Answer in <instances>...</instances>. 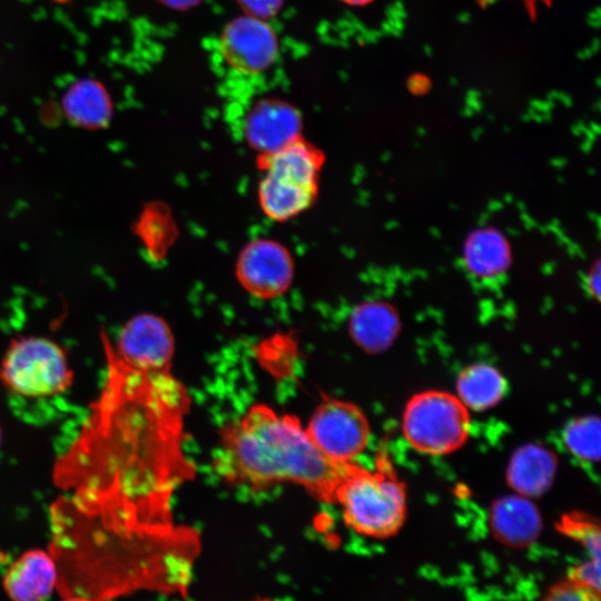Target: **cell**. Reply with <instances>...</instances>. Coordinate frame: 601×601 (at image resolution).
Returning a JSON list of instances; mask_svg holds the SVG:
<instances>
[{"instance_id": "obj_1", "label": "cell", "mask_w": 601, "mask_h": 601, "mask_svg": "<svg viewBox=\"0 0 601 601\" xmlns=\"http://www.w3.org/2000/svg\"><path fill=\"white\" fill-rule=\"evenodd\" d=\"M107 359L100 397L56 481L78 508L136 528H171L174 493L194 474L183 449L188 394L170 371L132 367L108 348Z\"/></svg>"}, {"instance_id": "obj_2", "label": "cell", "mask_w": 601, "mask_h": 601, "mask_svg": "<svg viewBox=\"0 0 601 601\" xmlns=\"http://www.w3.org/2000/svg\"><path fill=\"white\" fill-rule=\"evenodd\" d=\"M214 466L234 485L260 490L289 482L329 503L352 463L324 455L296 417L256 404L223 430Z\"/></svg>"}, {"instance_id": "obj_3", "label": "cell", "mask_w": 601, "mask_h": 601, "mask_svg": "<svg viewBox=\"0 0 601 601\" xmlns=\"http://www.w3.org/2000/svg\"><path fill=\"white\" fill-rule=\"evenodd\" d=\"M347 526L358 534L386 539L402 528L406 515L403 484L386 471L352 464L335 491Z\"/></svg>"}, {"instance_id": "obj_4", "label": "cell", "mask_w": 601, "mask_h": 601, "mask_svg": "<svg viewBox=\"0 0 601 601\" xmlns=\"http://www.w3.org/2000/svg\"><path fill=\"white\" fill-rule=\"evenodd\" d=\"M259 205L266 216L285 221L306 210L315 200L323 157L300 137L285 147L262 155Z\"/></svg>"}, {"instance_id": "obj_5", "label": "cell", "mask_w": 601, "mask_h": 601, "mask_svg": "<svg viewBox=\"0 0 601 601\" xmlns=\"http://www.w3.org/2000/svg\"><path fill=\"white\" fill-rule=\"evenodd\" d=\"M402 430L406 442L417 452L449 454L467 440L469 410L456 395L443 391L421 392L407 402Z\"/></svg>"}, {"instance_id": "obj_6", "label": "cell", "mask_w": 601, "mask_h": 601, "mask_svg": "<svg viewBox=\"0 0 601 601\" xmlns=\"http://www.w3.org/2000/svg\"><path fill=\"white\" fill-rule=\"evenodd\" d=\"M0 376L12 393L31 398L58 395L72 381L65 352L45 337L12 342L6 352Z\"/></svg>"}, {"instance_id": "obj_7", "label": "cell", "mask_w": 601, "mask_h": 601, "mask_svg": "<svg viewBox=\"0 0 601 601\" xmlns=\"http://www.w3.org/2000/svg\"><path fill=\"white\" fill-rule=\"evenodd\" d=\"M318 450L338 463H352L367 446L370 425L355 404L326 398L305 427Z\"/></svg>"}, {"instance_id": "obj_8", "label": "cell", "mask_w": 601, "mask_h": 601, "mask_svg": "<svg viewBox=\"0 0 601 601\" xmlns=\"http://www.w3.org/2000/svg\"><path fill=\"white\" fill-rule=\"evenodd\" d=\"M219 50L226 65L243 76H256L274 62L278 43L273 29L254 16L231 20L224 29Z\"/></svg>"}, {"instance_id": "obj_9", "label": "cell", "mask_w": 601, "mask_h": 601, "mask_svg": "<svg viewBox=\"0 0 601 601\" xmlns=\"http://www.w3.org/2000/svg\"><path fill=\"white\" fill-rule=\"evenodd\" d=\"M126 364L144 371H170L174 338L168 325L152 314L125 324L115 346L107 347Z\"/></svg>"}, {"instance_id": "obj_10", "label": "cell", "mask_w": 601, "mask_h": 601, "mask_svg": "<svg viewBox=\"0 0 601 601\" xmlns=\"http://www.w3.org/2000/svg\"><path fill=\"white\" fill-rule=\"evenodd\" d=\"M237 275L249 293L272 298L287 289L293 265L289 254L278 243L259 239L247 245L240 254Z\"/></svg>"}, {"instance_id": "obj_11", "label": "cell", "mask_w": 601, "mask_h": 601, "mask_svg": "<svg viewBox=\"0 0 601 601\" xmlns=\"http://www.w3.org/2000/svg\"><path fill=\"white\" fill-rule=\"evenodd\" d=\"M298 111L277 99H265L246 114L242 132L246 141L262 155L272 154L299 138Z\"/></svg>"}, {"instance_id": "obj_12", "label": "cell", "mask_w": 601, "mask_h": 601, "mask_svg": "<svg viewBox=\"0 0 601 601\" xmlns=\"http://www.w3.org/2000/svg\"><path fill=\"white\" fill-rule=\"evenodd\" d=\"M59 581L53 554L32 549L20 554L3 575V589L11 601H46Z\"/></svg>"}, {"instance_id": "obj_13", "label": "cell", "mask_w": 601, "mask_h": 601, "mask_svg": "<svg viewBox=\"0 0 601 601\" xmlns=\"http://www.w3.org/2000/svg\"><path fill=\"white\" fill-rule=\"evenodd\" d=\"M530 499L515 493L494 502L490 525L497 541L512 548H525L539 538L542 518Z\"/></svg>"}, {"instance_id": "obj_14", "label": "cell", "mask_w": 601, "mask_h": 601, "mask_svg": "<svg viewBox=\"0 0 601 601\" xmlns=\"http://www.w3.org/2000/svg\"><path fill=\"white\" fill-rule=\"evenodd\" d=\"M556 465L552 451L540 444H525L513 453L506 480L515 493L528 497L539 496L552 484Z\"/></svg>"}, {"instance_id": "obj_15", "label": "cell", "mask_w": 601, "mask_h": 601, "mask_svg": "<svg viewBox=\"0 0 601 601\" xmlns=\"http://www.w3.org/2000/svg\"><path fill=\"white\" fill-rule=\"evenodd\" d=\"M398 331L400 318L396 312L383 302L363 303L351 315L352 338L368 353H380L390 347Z\"/></svg>"}, {"instance_id": "obj_16", "label": "cell", "mask_w": 601, "mask_h": 601, "mask_svg": "<svg viewBox=\"0 0 601 601\" xmlns=\"http://www.w3.org/2000/svg\"><path fill=\"white\" fill-rule=\"evenodd\" d=\"M62 107L75 125L96 129L107 125L111 117V99L104 85L95 79H80L65 92Z\"/></svg>"}, {"instance_id": "obj_17", "label": "cell", "mask_w": 601, "mask_h": 601, "mask_svg": "<svg viewBox=\"0 0 601 601\" xmlns=\"http://www.w3.org/2000/svg\"><path fill=\"white\" fill-rule=\"evenodd\" d=\"M509 385L494 366L477 363L466 366L456 381V396L472 411H486L495 406L508 393Z\"/></svg>"}, {"instance_id": "obj_18", "label": "cell", "mask_w": 601, "mask_h": 601, "mask_svg": "<svg viewBox=\"0 0 601 601\" xmlns=\"http://www.w3.org/2000/svg\"><path fill=\"white\" fill-rule=\"evenodd\" d=\"M467 269L479 278H493L503 273L510 260V248L503 235L491 228L472 233L464 247Z\"/></svg>"}, {"instance_id": "obj_19", "label": "cell", "mask_w": 601, "mask_h": 601, "mask_svg": "<svg viewBox=\"0 0 601 601\" xmlns=\"http://www.w3.org/2000/svg\"><path fill=\"white\" fill-rule=\"evenodd\" d=\"M600 421L595 416L574 418L563 430L566 450L584 462H597L600 457Z\"/></svg>"}, {"instance_id": "obj_20", "label": "cell", "mask_w": 601, "mask_h": 601, "mask_svg": "<svg viewBox=\"0 0 601 601\" xmlns=\"http://www.w3.org/2000/svg\"><path fill=\"white\" fill-rule=\"evenodd\" d=\"M562 533L580 542L590 553V559L600 561V530L587 516L566 515L559 524Z\"/></svg>"}, {"instance_id": "obj_21", "label": "cell", "mask_w": 601, "mask_h": 601, "mask_svg": "<svg viewBox=\"0 0 601 601\" xmlns=\"http://www.w3.org/2000/svg\"><path fill=\"white\" fill-rule=\"evenodd\" d=\"M539 601H600V592L565 579L552 585Z\"/></svg>"}, {"instance_id": "obj_22", "label": "cell", "mask_w": 601, "mask_h": 601, "mask_svg": "<svg viewBox=\"0 0 601 601\" xmlns=\"http://www.w3.org/2000/svg\"><path fill=\"white\" fill-rule=\"evenodd\" d=\"M568 579L600 592V561L589 559L573 566Z\"/></svg>"}, {"instance_id": "obj_23", "label": "cell", "mask_w": 601, "mask_h": 601, "mask_svg": "<svg viewBox=\"0 0 601 601\" xmlns=\"http://www.w3.org/2000/svg\"><path fill=\"white\" fill-rule=\"evenodd\" d=\"M250 16L266 18L272 16L279 7L282 0H239Z\"/></svg>"}, {"instance_id": "obj_24", "label": "cell", "mask_w": 601, "mask_h": 601, "mask_svg": "<svg viewBox=\"0 0 601 601\" xmlns=\"http://www.w3.org/2000/svg\"><path fill=\"white\" fill-rule=\"evenodd\" d=\"M499 1L500 0H475L476 4L482 9H486ZM519 1L522 3L528 17L531 20H534L538 17V13L540 12V10L550 8L555 2V0H519Z\"/></svg>"}, {"instance_id": "obj_25", "label": "cell", "mask_w": 601, "mask_h": 601, "mask_svg": "<svg viewBox=\"0 0 601 601\" xmlns=\"http://www.w3.org/2000/svg\"><path fill=\"white\" fill-rule=\"evenodd\" d=\"M594 280H599V269L595 270L592 269V272L588 275V286L591 289L592 294H598L599 292V285L594 283Z\"/></svg>"}, {"instance_id": "obj_26", "label": "cell", "mask_w": 601, "mask_h": 601, "mask_svg": "<svg viewBox=\"0 0 601 601\" xmlns=\"http://www.w3.org/2000/svg\"><path fill=\"white\" fill-rule=\"evenodd\" d=\"M160 1H162L165 4L169 7L179 9V8L188 7L197 0H160Z\"/></svg>"}, {"instance_id": "obj_27", "label": "cell", "mask_w": 601, "mask_h": 601, "mask_svg": "<svg viewBox=\"0 0 601 601\" xmlns=\"http://www.w3.org/2000/svg\"><path fill=\"white\" fill-rule=\"evenodd\" d=\"M62 601H96V600L91 597H86L82 594H73V595H69L65 598Z\"/></svg>"}, {"instance_id": "obj_28", "label": "cell", "mask_w": 601, "mask_h": 601, "mask_svg": "<svg viewBox=\"0 0 601 601\" xmlns=\"http://www.w3.org/2000/svg\"><path fill=\"white\" fill-rule=\"evenodd\" d=\"M343 2L349 4V6H354V7H361V6H366L368 3H371L372 1L374 0H342Z\"/></svg>"}, {"instance_id": "obj_29", "label": "cell", "mask_w": 601, "mask_h": 601, "mask_svg": "<svg viewBox=\"0 0 601 601\" xmlns=\"http://www.w3.org/2000/svg\"><path fill=\"white\" fill-rule=\"evenodd\" d=\"M87 514H88V513H87ZM93 518H95V516H93ZM98 520H99V519H98ZM100 522H101V521H100ZM102 523H104V522H102ZM105 524H106V523H105ZM108 526H109V525H108ZM109 528H111V526H109ZM111 529H114V528H111ZM114 530H116V529H114ZM117 531H120V530H117ZM120 532H124V531H120ZM125 533H128V532H125ZM130 534H154V533H130Z\"/></svg>"}, {"instance_id": "obj_30", "label": "cell", "mask_w": 601, "mask_h": 601, "mask_svg": "<svg viewBox=\"0 0 601 601\" xmlns=\"http://www.w3.org/2000/svg\"><path fill=\"white\" fill-rule=\"evenodd\" d=\"M254 601H275V600H272V599H256Z\"/></svg>"}, {"instance_id": "obj_31", "label": "cell", "mask_w": 601, "mask_h": 601, "mask_svg": "<svg viewBox=\"0 0 601 601\" xmlns=\"http://www.w3.org/2000/svg\"><path fill=\"white\" fill-rule=\"evenodd\" d=\"M1 439H2V433H1V428H0V444H1Z\"/></svg>"}]
</instances>
